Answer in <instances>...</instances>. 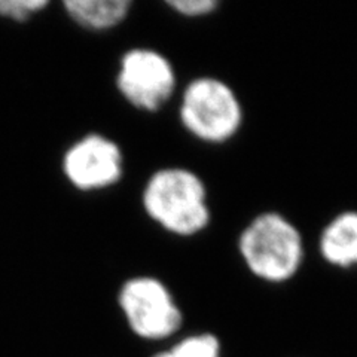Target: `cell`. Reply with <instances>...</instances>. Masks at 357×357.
I'll use <instances>...</instances> for the list:
<instances>
[{
    "label": "cell",
    "mask_w": 357,
    "mask_h": 357,
    "mask_svg": "<svg viewBox=\"0 0 357 357\" xmlns=\"http://www.w3.org/2000/svg\"><path fill=\"white\" fill-rule=\"evenodd\" d=\"M142 207L153 223L174 237H195L211 222L204 181L181 165L162 167L149 176L142 191Z\"/></svg>",
    "instance_id": "6da1fadb"
},
{
    "label": "cell",
    "mask_w": 357,
    "mask_h": 357,
    "mask_svg": "<svg viewBox=\"0 0 357 357\" xmlns=\"http://www.w3.org/2000/svg\"><path fill=\"white\" fill-rule=\"evenodd\" d=\"M238 255L249 273L270 284H283L299 273L305 259L304 237L278 211H262L243 228Z\"/></svg>",
    "instance_id": "7a4b0ae2"
},
{
    "label": "cell",
    "mask_w": 357,
    "mask_h": 357,
    "mask_svg": "<svg viewBox=\"0 0 357 357\" xmlns=\"http://www.w3.org/2000/svg\"><path fill=\"white\" fill-rule=\"evenodd\" d=\"M178 121L198 142L223 144L241 131L244 109L228 82L216 76H198L182 89Z\"/></svg>",
    "instance_id": "3957f363"
},
{
    "label": "cell",
    "mask_w": 357,
    "mask_h": 357,
    "mask_svg": "<svg viewBox=\"0 0 357 357\" xmlns=\"http://www.w3.org/2000/svg\"><path fill=\"white\" fill-rule=\"evenodd\" d=\"M118 305L130 331L144 341L170 340L183 325L181 305L158 277H130L119 287Z\"/></svg>",
    "instance_id": "277c9868"
},
{
    "label": "cell",
    "mask_w": 357,
    "mask_h": 357,
    "mask_svg": "<svg viewBox=\"0 0 357 357\" xmlns=\"http://www.w3.org/2000/svg\"><path fill=\"white\" fill-rule=\"evenodd\" d=\"M115 85L131 107L156 114L174 97L177 75L167 55L153 48L136 47L122 54Z\"/></svg>",
    "instance_id": "5b68a950"
},
{
    "label": "cell",
    "mask_w": 357,
    "mask_h": 357,
    "mask_svg": "<svg viewBox=\"0 0 357 357\" xmlns=\"http://www.w3.org/2000/svg\"><path fill=\"white\" fill-rule=\"evenodd\" d=\"M126 160L119 144L105 134L88 132L75 140L61 158V173L81 192L116 186L124 177Z\"/></svg>",
    "instance_id": "8992f818"
},
{
    "label": "cell",
    "mask_w": 357,
    "mask_h": 357,
    "mask_svg": "<svg viewBox=\"0 0 357 357\" xmlns=\"http://www.w3.org/2000/svg\"><path fill=\"white\" fill-rule=\"evenodd\" d=\"M319 253L331 266H357V210L341 211L326 223L319 237Z\"/></svg>",
    "instance_id": "52a82bcc"
},
{
    "label": "cell",
    "mask_w": 357,
    "mask_h": 357,
    "mask_svg": "<svg viewBox=\"0 0 357 357\" xmlns=\"http://www.w3.org/2000/svg\"><path fill=\"white\" fill-rule=\"evenodd\" d=\"M131 0H66L64 14L86 31L103 33L126 22L132 9Z\"/></svg>",
    "instance_id": "ba28073f"
},
{
    "label": "cell",
    "mask_w": 357,
    "mask_h": 357,
    "mask_svg": "<svg viewBox=\"0 0 357 357\" xmlns=\"http://www.w3.org/2000/svg\"><path fill=\"white\" fill-rule=\"evenodd\" d=\"M152 357H222V344L215 333L198 332L181 338Z\"/></svg>",
    "instance_id": "9c48e42d"
},
{
    "label": "cell",
    "mask_w": 357,
    "mask_h": 357,
    "mask_svg": "<svg viewBox=\"0 0 357 357\" xmlns=\"http://www.w3.org/2000/svg\"><path fill=\"white\" fill-rule=\"evenodd\" d=\"M48 6L47 0H0V18L24 24Z\"/></svg>",
    "instance_id": "30bf717a"
},
{
    "label": "cell",
    "mask_w": 357,
    "mask_h": 357,
    "mask_svg": "<svg viewBox=\"0 0 357 357\" xmlns=\"http://www.w3.org/2000/svg\"><path fill=\"white\" fill-rule=\"evenodd\" d=\"M165 5L177 15L188 20H197L215 14L220 3L218 0H169Z\"/></svg>",
    "instance_id": "8fae6325"
}]
</instances>
